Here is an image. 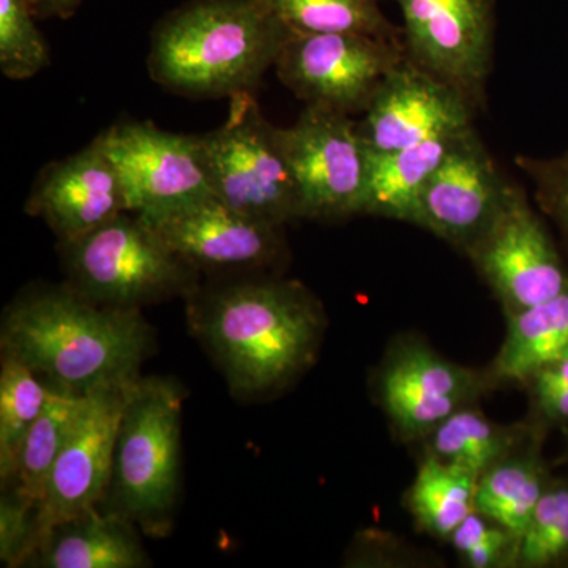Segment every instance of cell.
Instances as JSON below:
<instances>
[{"label": "cell", "instance_id": "11", "mask_svg": "<svg viewBox=\"0 0 568 568\" xmlns=\"http://www.w3.org/2000/svg\"><path fill=\"white\" fill-rule=\"evenodd\" d=\"M132 383L88 394L52 466L47 491L37 510L32 558L52 530L95 510L106 495L114 469L119 426Z\"/></svg>", "mask_w": 568, "mask_h": 568}, {"label": "cell", "instance_id": "14", "mask_svg": "<svg viewBox=\"0 0 568 568\" xmlns=\"http://www.w3.org/2000/svg\"><path fill=\"white\" fill-rule=\"evenodd\" d=\"M508 185L473 126L426 183L416 226L466 252L495 220Z\"/></svg>", "mask_w": 568, "mask_h": 568}, {"label": "cell", "instance_id": "6", "mask_svg": "<svg viewBox=\"0 0 568 568\" xmlns=\"http://www.w3.org/2000/svg\"><path fill=\"white\" fill-rule=\"evenodd\" d=\"M203 141L220 201L274 226L304 219L282 129L264 118L253 92L230 97L226 121Z\"/></svg>", "mask_w": 568, "mask_h": 568}, {"label": "cell", "instance_id": "25", "mask_svg": "<svg viewBox=\"0 0 568 568\" xmlns=\"http://www.w3.org/2000/svg\"><path fill=\"white\" fill-rule=\"evenodd\" d=\"M287 29L304 33H355L403 41L405 33L381 10V0H268Z\"/></svg>", "mask_w": 568, "mask_h": 568}, {"label": "cell", "instance_id": "31", "mask_svg": "<svg viewBox=\"0 0 568 568\" xmlns=\"http://www.w3.org/2000/svg\"><path fill=\"white\" fill-rule=\"evenodd\" d=\"M37 507L9 489L0 499V560L20 567L32 559Z\"/></svg>", "mask_w": 568, "mask_h": 568}, {"label": "cell", "instance_id": "18", "mask_svg": "<svg viewBox=\"0 0 568 568\" xmlns=\"http://www.w3.org/2000/svg\"><path fill=\"white\" fill-rule=\"evenodd\" d=\"M467 130L402 151L369 152L368 183L362 215L416 224L418 201L426 183Z\"/></svg>", "mask_w": 568, "mask_h": 568}, {"label": "cell", "instance_id": "9", "mask_svg": "<svg viewBox=\"0 0 568 568\" xmlns=\"http://www.w3.org/2000/svg\"><path fill=\"white\" fill-rule=\"evenodd\" d=\"M302 216L343 220L364 212L369 151L358 122L331 108L306 104L294 125L282 129Z\"/></svg>", "mask_w": 568, "mask_h": 568}, {"label": "cell", "instance_id": "13", "mask_svg": "<svg viewBox=\"0 0 568 568\" xmlns=\"http://www.w3.org/2000/svg\"><path fill=\"white\" fill-rule=\"evenodd\" d=\"M477 108L463 93L406 59L387 74L358 122L373 153H390L474 126Z\"/></svg>", "mask_w": 568, "mask_h": 568}, {"label": "cell", "instance_id": "4", "mask_svg": "<svg viewBox=\"0 0 568 568\" xmlns=\"http://www.w3.org/2000/svg\"><path fill=\"white\" fill-rule=\"evenodd\" d=\"M182 387L138 377L123 407L111 485L115 514L152 537L170 530L181 489Z\"/></svg>", "mask_w": 568, "mask_h": 568}, {"label": "cell", "instance_id": "5", "mask_svg": "<svg viewBox=\"0 0 568 568\" xmlns=\"http://www.w3.org/2000/svg\"><path fill=\"white\" fill-rule=\"evenodd\" d=\"M61 252L70 286L97 304L140 310L200 291V271L134 213L61 244Z\"/></svg>", "mask_w": 568, "mask_h": 568}, {"label": "cell", "instance_id": "12", "mask_svg": "<svg viewBox=\"0 0 568 568\" xmlns=\"http://www.w3.org/2000/svg\"><path fill=\"white\" fill-rule=\"evenodd\" d=\"M407 59L474 106L485 102L493 59L495 0H395Z\"/></svg>", "mask_w": 568, "mask_h": 568}, {"label": "cell", "instance_id": "20", "mask_svg": "<svg viewBox=\"0 0 568 568\" xmlns=\"http://www.w3.org/2000/svg\"><path fill=\"white\" fill-rule=\"evenodd\" d=\"M568 358V291L508 313L507 336L495 362L500 379L526 383L544 366Z\"/></svg>", "mask_w": 568, "mask_h": 568}, {"label": "cell", "instance_id": "21", "mask_svg": "<svg viewBox=\"0 0 568 568\" xmlns=\"http://www.w3.org/2000/svg\"><path fill=\"white\" fill-rule=\"evenodd\" d=\"M85 398L88 394H74L51 384L50 398L26 436L10 489L33 504L37 510L47 491L52 466L84 407Z\"/></svg>", "mask_w": 568, "mask_h": 568}, {"label": "cell", "instance_id": "7", "mask_svg": "<svg viewBox=\"0 0 568 568\" xmlns=\"http://www.w3.org/2000/svg\"><path fill=\"white\" fill-rule=\"evenodd\" d=\"M97 141L121 179L126 212L144 222L215 196L203 136L125 121Z\"/></svg>", "mask_w": 568, "mask_h": 568}, {"label": "cell", "instance_id": "24", "mask_svg": "<svg viewBox=\"0 0 568 568\" xmlns=\"http://www.w3.org/2000/svg\"><path fill=\"white\" fill-rule=\"evenodd\" d=\"M51 384L31 366L3 354L0 369V478L3 487L13 484L18 457L50 398Z\"/></svg>", "mask_w": 568, "mask_h": 568}, {"label": "cell", "instance_id": "30", "mask_svg": "<svg viewBox=\"0 0 568 568\" xmlns=\"http://www.w3.org/2000/svg\"><path fill=\"white\" fill-rule=\"evenodd\" d=\"M450 540L462 559L473 568L500 566L514 545L518 547L517 538L477 510L458 526Z\"/></svg>", "mask_w": 568, "mask_h": 568}, {"label": "cell", "instance_id": "10", "mask_svg": "<svg viewBox=\"0 0 568 568\" xmlns=\"http://www.w3.org/2000/svg\"><path fill=\"white\" fill-rule=\"evenodd\" d=\"M507 313L529 308L568 291V271L526 193L510 183L495 220L466 248Z\"/></svg>", "mask_w": 568, "mask_h": 568}, {"label": "cell", "instance_id": "32", "mask_svg": "<svg viewBox=\"0 0 568 568\" xmlns=\"http://www.w3.org/2000/svg\"><path fill=\"white\" fill-rule=\"evenodd\" d=\"M526 383L532 390L538 416L549 425L568 426V358L544 366Z\"/></svg>", "mask_w": 568, "mask_h": 568}, {"label": "cell", "instance_id": "15", "mask_svg": "<svg viewBox=\"0 0 568 568\" xmlns=\"http://www.w3.org/2000/svg\"><path fill=\"white\" fill-rule=\"evenodd\" d=\"M145 223L197 271H257L286 248L284 227L250 219L216 196Z\"/></svg>", "mask_w": 568, "mask_h": 568}, {"label": "cell", "instance_id": "8", "mask_svg": "<svg viewBox=\"0 0 568 568\" xmlns=\"http://www.w3.org/2000/svg\"><path fill=\"white\" fill-rule=\"evenodd\" d=\"M406 59L403 41L290 29L274 67L302 102L353 115L365 112L387 74Z\"/></svg>", "mask_w": 568, "mask_h": 568}, {"label": "cell", "instance_id": "27", "mask_svg": "<svg viewBox=\"0 0 568 568\" xmlns=\"http://www.w3.org/2000/svg\"><path fill=\"white\" fill-rule=\"evenodd\" d=\"M517 562L528 568L568 566V480L549 478L519 540Z\"/></svg>", "mask_w": 568, "mask_h": 568}, {"label": "cell", "instance_id": "23", "mask_svg": "<svg viewBox=\"0 0 568 568\" xmlns=\"http://www.w3.org/2000/svg\"><path fill=\"white\" fill-rule=\"evenodd\" d=\"M478 477L466 467L428 455L410 487V514L435 537H452L476 510Z\"/></svg>", "mask_w": 568, "mask_h": 568}, {"label": "cell", "instance_id": "29", "mask_svg": "<svg viewBox=\"0 0 568 568\" xmlns=\"http://www.w3.org/2000/svg\"><path fill=\"white\" fill-rule=\"evenodd\" d=\"M517 163L532 183L538 207L555 222L568 244V149L547 159L518 156Z\"/></svg>", "mask_w": 568, "mask_h": 568}, {"label": "cell", "instance_id": "3", "mask_svg": "<svg viewBox=\"0 0 568 568\" xmlns=\"http://www.w3.org/2000/svg\"><path fill=\"white\" fill-rule=\"evenodd\" d=\"M287 31L268 0H192L153 29L149 73L190 99L253 92Z\"/></svg>", "mask_w": 568, "mask_h": 568}, {"label": "cell", "instance_id": "22", "mask_svg": "<svg viewBox=\"0 0 568 568\" xmlns=\"http://www.w3.org/2000/svg\"><path fill=\"white\" fill-rule=\"evenodd\" d=\"M549 477L540 459L506 458L478 477L476 510L517 538L528 529Z\"/></svg>", "mask_w": 568, "mask_h": 568}, {"label": "cell", "instance_id": "16", "mask_svg": "<svg viewBox=\"0 0 568 568\" xmlns=\"http://www.w3.org/2000/svg\"><path fill=\"white\" fill-rule=\"evenodd\" d=\"M26 212L43 219L59 244L77 241L126 212L121 179L99 141L47 164L33 183Z\"/></svg>", "mask_w": 568, "mask_h": 568}, {"label": "cell", "instance_id": "19", "mask_svg": "<svg viewBox=\"0 0 568 568\" xmlns=\"http://www.w3.org/2000/svg\"><path fill=\"white\" fill-rule=\"evenodd\" d=\"M47 568H138L148 564L133 523L115 511H89L59 526L32 560Z\"/></svg>", "mask_w": 568, "mask_h": 568}, {"label": "cell", "instance_id": "33", "mask_svg": "<svg viewBox=\"0 0 568 568\" xmlns=\"http://www.w3.org/2000/svg\"><path fill=\"white\" fill-rule=\"evenodd\" d=\"M37 17L69 18L81 6L82 0H32Z\"/></svg>", "mask_w": 568, "mask_h": 568}, {"label": "cell", "instance_id": "17", "mask_svg": "<svg viewBox=\"0 0 568 568\" xmlns=\"http://www.w3.org/2000/svg\"><path fill=\"white\" fill-rule=\"evenodd\" d=\"M476 373L420 345L403 346L384 366L381 398L403 436H428L476 398Z\"/></svg>", "mask_w": 568, "mask_h": 568}, {"label": "cell", "instance_id": "1", "mask_svg": "<svg viewBox=\"0 0 568 568\" xmlns=\"http://www.w3.org/2000/svg\"><path fill=\"white\" fill-rule=\"evenodd\" d=\"M190 324L223 369L233 394L286 386L315 361L323 306L294 280H244L197 291Z\"/></svg>", "mask_w": 568, "mask_h": 568}, {"label": "cell", "instance_id": "2", "mask_svg": "<svg viewBox=\"0 0 568 568\" xmlns=\"http://www.w3.org/2000/svg\"><path fill=\"white\" fill-rule=\"evenodd\" d=\"M0 339L3 354L81 395L138 379L153 347L140 310L97 304L69 283L18 297L3 316Z\"/></svg>", "mask_w": 568, "mask_h": 568}, {"label": "cell", "instance_id": "26", "mask_svg": "<svg viewBox=\"0 0 568 568\" xmlns=\"http://www.w3.org/2000/svg\"><path fill=\"white\" fill-rule=\"evenodd\" d=\"M432 455L466 467L480 477L489 467L510 457L515 435L510 428L495 424L470 407H462L429 433Z\"/></svg>", "mask_w": 568, "mask_h": 568}, {"label": "cell", "instance_id": "28", "mask_svg": "<svg viewBox=\"0 0 568 568\" xmlns=\"http://www.w3.org/2000/svg\"><path fill=\"white\" fill-rule=\"evenodd\" d=\"M36 17L32 0H0V70L9 80H31L50 65Z\"/></svg>", "mask_w": 568, "mask_h": 568}]
</instances>
